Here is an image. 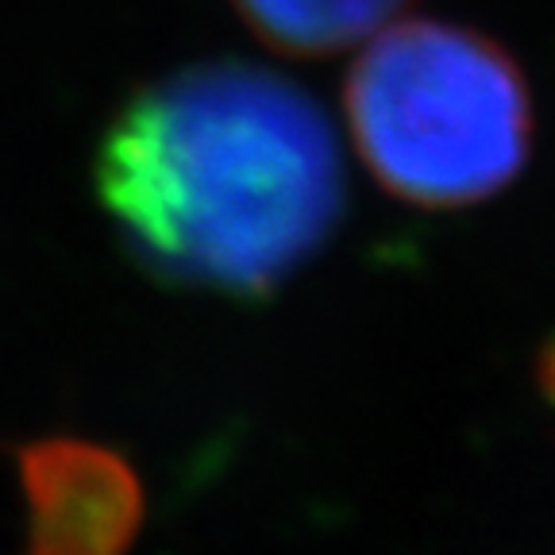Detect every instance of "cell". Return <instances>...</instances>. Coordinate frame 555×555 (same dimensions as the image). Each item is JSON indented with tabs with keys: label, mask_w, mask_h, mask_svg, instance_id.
Masks as SVG:
<instances>
[{
	"label": "cell",
	"mask_w": 555,
	"mask_h": 555,
	"mask_svg": "<svg viewBox=\"0 0 555 555\" xmlns=\"http://www.w3.org/2000/svg\"><path fill=\"white\" fill-rule=\"evenodd\" d=\"M96 197L158 282L270 297L344 220L324 108L247 62H201L131 93L96 147Z\"/></svg>",
	"instance_id": "6da1fadb"
},
{
	"label": "cell",
	"mask_w": 555,
	"mask_h": 555,
	"mask_svg": "<svg viewBox=\"0 0 555 555\" xmlns=\"http://www.w3.org/2000/svg\"><path fill=\"white\" fill-rule=\"evenodd\" d=\"M262 43L294 59H324L363 43L409 0H232Z\"/></svg>",
	"instance_id": "277c9868"
},
{
	"label": "cell",
	"mask_w": 555,
	"mask_h": 555,
	"mask_svg": "<svg viewBox=\"0 0 555 555\" xmlns=\"http://www.w3.org/2000/svg\"><path fill=\"white\" fill-rule=\"evenodd\" d=\"M344 113L374 182L413 208L482 205L532 155V93L517 59L448 20L382 27L347 74Z\"/></svg>",
	"instance_id": "7a4b0ae2"
},
{
	"label": "cell",
	"mask_w": 555,
	"mask_h": 555,
	"mask_svg": "<svg viewBox=\"0 0 555 555\" xmlns=\"http://www.w3.org/2000/svg\"><path fill=\"white\" fill-rule=\"evenodd\" d=\"M27 505L24 555H128L147 498L135 467L108 443L43 436L16 448Z\"/></svg>",
	"instance_id": "3957f363"
}]
</instances>
